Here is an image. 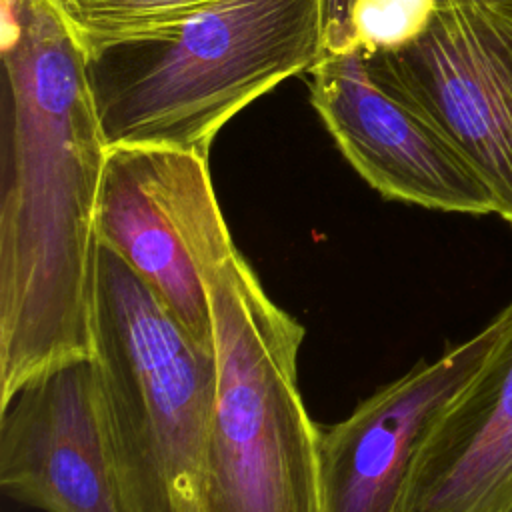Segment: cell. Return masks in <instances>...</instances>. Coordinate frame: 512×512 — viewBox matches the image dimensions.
I'll list each match as a JSON object with an SVG mask.
<instances>
[{
	"label": "cell",
	"mask_w": 512,
	"mask_h": 512,
	"mask_svg": "<svg viewBox=\"0 0 512 512\" xmlns=\"http://www.w3.org/2000/svg\"><path fill=\"white\" fill-rule=\"evenodd\" d=\"M0 406L92 358L106 144L84 52L46 0H2Z\"/></svg>",
	"instance_id": "obj_1"
},
{
	"label": "cell",
	"mask_w": 512,
	"mask_h": 512,
	"mask_svg": "<svg viewBox=\"0 0 512 512\" xmlns=\"http://www.w3.org/2000/svg\"><path fill=\"white\" fill-rule=\"evenodd\" d=\"M192 244L216 352L206 512H324L320 428L298 388L306 328L264 290L216 196L200 210Z\"/></svg>",
	"instance_id": "obj_2"
},
{
	"label": "cell",
	"mask_w": 512,
	"mask_h": 512,
	"mask_svg": "<svg viewBox=\"0 0 512 512\" xmlns=\"http://www.w3.org/2000/svg\"><path fill=\"white\" fill-rule=\"evenodd\" d=\"M326 54L324 0H218L188 20L84 52L106 146L210 154L216 134Z\"/></svg>",
	"instance_id": "obj_3"
},
{
	"label": "cell",
	"mask_w": 512,
	"mask_h": 512,
	"mask_svg": "<svg viewBox=\"0 0 512 512\" xmlns=\"http://www.w3.org/2000/svg\"><path fill=\"white\" fill-rule=\"evenodd\" d=\"M92 366L124 512H206L216 352L100 246Z\"/></svg>",
	"instance_id": "obj_4"
},
{
	"label": "cell",
	"mask_w": 512,
	"mask_h": 512,
	"mask_svg": "<svg viewBox=\"0 0 512 512\" xmlns=\"http://www.w3.org/2000/svg\"><path fill=\"white\" fill-rule=\"evenodd\" d=\"M362 56L450 140L512 226V4L436 6L414 36Z\"/></svg>",
	"instance_id": "obj_5"
},
{
	"label": "cell",
	"mask_w": 512,
	"mask_h": 512,
	"mask_svg": "<svg viewBox=\"0 0 512 512\" xmlns=\"http://www.w3.org/2000/svg\"><path fill=\"white\" fill-rule=\"evenodd\" d=\"M214 186L208 156L174 146H106L96 202L98 244L120 256L174 320L214 350L206 280L192 232Z\"/></svg>",
	"instance_id": "obj_6"
},
{
	"label": "cell",
	"mask_w": 512,
	"mask_h": 512,
	"mask_svg": "<svg viewBox=\"0 0 512 512\" xmlns=\"http://www.w3.org/2000/svg\"><path fill=\"white\" fill-rule=\"evenodd\" d=\"M308 92L342 156L380 196L438 212L494 214L486 186L460 152L370 76L362 50L326 52L308 72Z\"/></svg>",
	"instance_id": "obj_7"
},
{
	"label": "cell",
	"mask_w": 512,
	"mask_h": 512,
	"mask_svg": "<svg viewBox=\"0 0 512 512\" xmlns=\"http://www.w3.org/2000/svg\"><path fill=\"white\" fill-rule=\"evenodd\" d=\"M512 330V302L466 340L380 386L340 422L320 428L324 512H400L414 456L444 406Z\"/></svg>",
	"instance_id": "obj_8"
},
{
	"label": "cell",
	"mask_w": 512,
	"mask_h": 512,
	"mask_svg": "<svg viewBox=\"0 0 512 512\" xmlns=\"http://www.w3.org/2000/svg\"><path fill=\"white\" fill-rule=\"evenodd\" d=\"M0 488L44 512H124L92 360L62 366L0 406Z\"/></svg>",
	"instance_id": "obj_9"
},
{
	"label": "cell",
	"mask_w": 512,
	"mask_h": 512,
	"mask_svg": "<svg viewBox=\"0 0 512 512\" xmlns=\"http://www.w3.org/2000/svg\"><path fill=\"white\" fill-rule=\"evenodd\" d=\"M400 512H512V330L428 428Z\"/></svg>",
	"instance_id": "obj_10"
},
{
	"label": "cell",
	"mask_w": 512,
	"mask_h": 512,
	"mask_svg": "<svg viewBox=\"0 0 512 512\" xmlns=\"http://www.w3.org/2000/svg\"><path fill=\"white\" fill-rule=\"evenodd\" d=\"M218 0H46L82 52L176 26Z\"/></svg>",
	"instance_id": "obj_11"
},
{
	"label": "cell",
	"mask_w": 512,
	"mask_h": 512,
	"mask_svg": "<svg viewBox=\"0 0 512 512\" xmlns=\"http://www.w3.org/2000/svg\"><path fill=\"white\" fill-rule=\"evenodd\" d=\"M434 8L436 6H444V4H464V2H506L512 4V0H432Z\"/></svg>",
	"instance_id": "obj_12"
}]
</instances>
